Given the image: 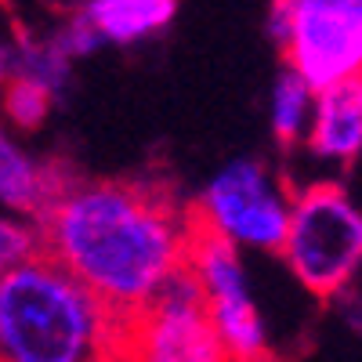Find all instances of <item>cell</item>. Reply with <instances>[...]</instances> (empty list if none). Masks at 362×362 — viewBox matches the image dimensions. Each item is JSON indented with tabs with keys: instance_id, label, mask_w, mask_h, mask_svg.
I'll return each mask as SVG.
<instances>
[{
	"instance_id": "cell-1",
	"label": "cell",
	"mask_w": 362,
	"mask_h": 362,
	"mask_svg": "<svg viewBox=\"0 0 362 362\" xmlns=\"http://www.w3.org/2000/svg\"><path fill=\"white\" fill-rule=\"evenodd\" d=\"M40 225L44 250L73 268L119 319H134L185 264L189 221L141 185L95 181L66 189Z\"/></svg>"
},
{
	"instance_id": "cell-2",
	"label": "cell",
	"mask_w": 362,
	"mask_h": 362,
	"mask_svg": "<svg viewBox=\"0 0 362 362\" xmlns=\"http://www.w3.org/2000/svg\"><path fill=\"white\" fill-rule=\"evenodd\" d=\"M119 315L54 254L0 276V358L87 362L119 355Z\"/></svg>"
},
{
	"instance_id": "cell-3",
	"label": "cell",
	"mask_w": 362,
	"mask_h": 362,
	"mask_svg": "<svg viewBox=\"0 0 362 362\" xmlns=\"http://www.w3.org/2000/svg\"><path fill=\"white\" fill-rule=\"evenodd\" d=\"M279 254L305 290L319 297L341 293L362 268V210L341 185H312L297 192Z\"/></svg>"
},
{
	"instance_id": "cell-4",
	"label": "cell",
	"mask_w": 362,
	"mask_h": 362,
	"mask_svg": "<svg viewBox=\"0 0 362 362\" xmlns=\"http://www.w3.org/2000/svg\"><path fill=\"white\" fill-rule=\"evenodd\" d=\"M268 33L315 90L362 73V0H272Z\"/></svg>"
},
{
	"instance_id": "cell-5",
	"label": "cell",
	"mask_w": 362,
	"mask_h": 362,
	"mask_svg": "<svg viewBox=\"0 0 362 362\" xmlns=\"http://www.w3.org/2000/svg\"><path fill=\"white\" fill-rule=\"evenodd\" d=\"M119 344L127 355L156 362H218L228 358L218 337L203 283L189 264H181L160 286V293L134 315L119 322Z\"/></svg>"
},
{
	"instance_id": "cell-6",
	"label": "cell",
	"mask_w": 362,
	"mask_h": 362,
	"mask_svg": "<svg viewBox=\"0 0 362 362\" xmlns=\"http://www.w3.org/2000/svg\"><path fill=\"white\" fill-rule=\"evenodd\" d=\"M239 250L228 235H221L214 225H206L199 214L189 218V247H185V264L196 272V279L206 290L210 315H214L218 337L225 344V355L235 362H254L268 358V334L261 312L250 297V283Z\"/></svg>"
},
{
	"instance_id": "cell-7",
	"label": "cell",
	"mask_w": 362,
	"mask_h": 362,
	"mask_svg": "<svg viewBox=\"0 0 362 362\" xmlns=\"http://www.w3.org/2000/svg\"><path fill=\"white\" fill-rule=\"evenodd\" d=\"M196 214L235 247L279 254L293 218V196L257 160H232L206 181Z\"/></svg>"
},
{
	"instance_id": "cell-8",
	"label": "cell",
	"mask_w": 362,
	"mask_h": 362,
	"mask_svg": "<svg viewBox=\"0 0 362 362\" xmlns=\"http://www.w3.org/2000/svg\"><path fill=\"white\" fill-rule=\"evenodd\" d=\"M305 141L312 156L341 167L362 156V73L319 90L312 131Z\"/></svg>"
},
{
	"instance_id": "cell-9",
	"label": "cell",
	"mask_w": 362,
	"mask_h": 362,
	"mask_svg": "<svg viewBox=\"0 0 362 362\" xmlns=\"http://www.w3.org/2000/svg\"><path fill=\"white\" fill-rule=\"evenodd\" d=\"M177 0H87L83 18L98 25L109 44H134L170 25Z\"/></svg>"
},
{
	"instance_id": "cell-10",
	"label": "cell",
	"mask_w": 362,
	"mask_h": 362,
	"mask_svg": "<svg viewBox=\"0 0 362 362\" xmlns=\"http://www.w3.org/2000/svg\"><path fill=\"white\" fill-rule=\"evenodd\" d=\"M62 192L66 189H51L47 167L22 153L11 138L0 141V199L8 210H25V214L40 218Z\"/></svg>"
},
{
	"instance_id": "cell-11",
	"label": "cell",
	"mask_w": 362,
	"mask_h": 362,
	"mask_svg": "<svg viewBox=\"0 0 362 362\" xmlns=\"http://www.w3.org/2000/svg\"><path fill=\"white\" fill-rule=\"evenodd\" d=\"M315 98H319V90L308 83V76L286 62L279 69L276 83H272V102H268L272 134H276V141L283 148L308 138L312 116H315Z\"/></svg>"
},
{
	"instance_id": "cell-12",
	"label": "cell",
	"mask_w": 362,
	"mask_h": 362,
	"mask_svg": "<svg viewBox=\"0 0 362 362\" xmlns=\"http://www.w3.org/2000/svg\"><path fill=\"white\" fill-rule=\"evenodd\" d=\"M15 58H18V73H22V76H33V80H40V83L51 90L54 98L66 90L73 54H69L62 44H58V37H54V40H47V44L22 40V54H15Z\"/></svg>"
},
{
	"instance_id": "cell-13",
	"label": "cell",
	"mask_w": 362,
	"mask_h": 362,
	"mask_svg": "<svg viewBox=\"0 0 362 362\" xmlns=\"http://www.w3.org/2000/svg\"><path fill=\"white\" fill-rule=\"evenodd\" d=\"M51 102L54 95L33 76H22L15 73L11 76V87H8V112L18 127H40L44 116L51 112Z\"/></svg>"
},
{
	"instance_id": "cell-14",
	"label": "cell",
	"mask_w": 362,
	"mask_h": 362,
	"mask_svg": "<svg viewBox=\"0 0 362 362\" xmlns=\"http://www.w3.org/2000/svg\"><path fill=\"white\" fill-rule=\"evenodd\" d=\"M37 254H44V225L15 221V218H8L0 225V264L4 268L22 264Z\"/></svg>"
},
{
	"instance_id": "cell-15",
	"label": "cell",
	"mask_w": 362,
	"mask_h": 362,
	"mask_svg": "<svg viewBox=\"0 0 362 362\" xmlns=\"http://www.w3.org/2000/svg\"><path fill=\"white\" fill-rule=\"evenodd\" d=\"M58 44H62L73 58H87V54H95L102 44H105V37L98 33V25L95 22H87L83 15H76L62 33H58Z\"/></svg>"
}]
</instances>
